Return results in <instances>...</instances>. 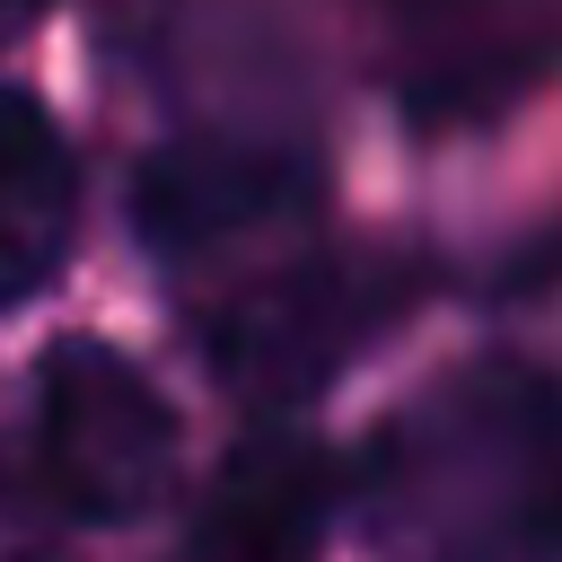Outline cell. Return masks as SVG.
Masks as SVG:
<instances>
[{
    "instance_id": "7",
    "label": "cell",
    "mask_w": 562,
    "mask_h": 562,
    "mask_svg": "<svg viewBox=\"0 0 562 562\" xmlns=\"http://www.w3.org/2000/svg\"><path fill=\"white\" fill-rule=\"evenodd\" d=\"M79 237V167L26 88H0V307L35 299Z\"/></svg>"
},
{
    "instance_id": "6",
    "label": "cell",
    "mask_w": 562,
    "mask_h": 562,
    "mask_svg": "<svg viewBox=\"0 0 562 562\" xmlns=\"http://www.w3.org/2000/svg\"><path fill=\"white\" fill-rule=\"evenodd\" d=\"M334 501H342V474L307 430H255L228 448V465L193 501L184 562H316Z\"/></svg>"
},
{
    "instance_id": "1",
    "label": "cell",
    "mask_w": 562,
    "mask_h": 562,
    "mask_svg": "<svg viewBox=\"0 0 562 562\" xmlns=\"http://www.w3.org/2000/svg\"><path fill=\"white\" fill-rule=\"evenodd\" d=\"M351 501L378 562H562V378L465 360L369 430Z\"/></svg>"
},
{
    "instance_id": "2",
    "label": "cell",
    "mask_w": 562,
    "mask_h": 562,
    "mask_svg": "<svg viewBox=\"0 0 562 562\" xmlns=\"http://www.w3.org/2000/svg\"><path fill=\"white\" fill-rule=\"evenodd\" d=\"M35 474H44V509L88 527H132L167 501L176 413L132 351L61 334L35 360Z\"/></svg>"
},
{
    "instance_id": "5",
    "label": "cell",
    "mask_w": 562,
    "mask_h": 562,
    "mask_svg": "<svg viewBox=\"0 0 562 562\" xmlns=\"http://www.w3.org/2000/svg\"><path fill=\"white\" fill-rule=\"evenodd\" d=\"M360 9L378 18L386 79L422 123L501 114L562 53V18L544 0H360Z\"/></svg>"
},
{
    "instance_id": "4",
    "label": "cell",
    "mask_w": 562,
    "mask_h": 562,
    "mask_svg": "<svg viewBox=\"0 0 562 562\" xmlns=\"http://www.w3.org/2000/svg\"><path fill=\"white\" fill-rule=\"evenodd\" d=\"M378 316H386V281H378V272L299 255V263H272V272L237 281V290L202 316V351H211V369L228 378V395L299 404V395H316V386L369 342Z\"/></svg>"
},
{
    "instance_id": "9",
    "label": "cell",
    "mask_w": 562,
    "mask_h": 562,
    "mask_svg": "<svg viewBox=\"0 0 562 562\" xmlns=\"http://www.w3.org/2000/svg\"><path fill=\"white\" fill-rule=\"evenodd\" d=\"M44 9H53V0H0V44H9V35H18V26H35V18H44Z\"/></svg>"
},
{
    "instance_id": "3",
    "label": "cell",
    "mask_w": 562,
    "mask_h": 562,
    "mask_svg": "<svg viewBox=\"0 0 562 562\" xmlns=\"http://www.w3.org/2000/svg\"><path fill=\"white\" fill-rule=\"evenodd\" d=\"M325 202V167L307 140L272 123H202L140 158L132 176V228L158 263L211 272L246 246H290Z\"/></svg>"
},
{
    "instance_id": "8",
    "label": "cell",
    "mask_w": 562,
    "mask_h": 562,
    "mask_svg": "<svg viewBox=\"0 0 562 562\" xmlns=\"http://www.w3.org/2000/svg\"><path fill=\"white\" fill-rule=\"evenodd\" d=\"M44 518L53 509L0 474V562H44Z\"/></svg>"
}]
</instances>
